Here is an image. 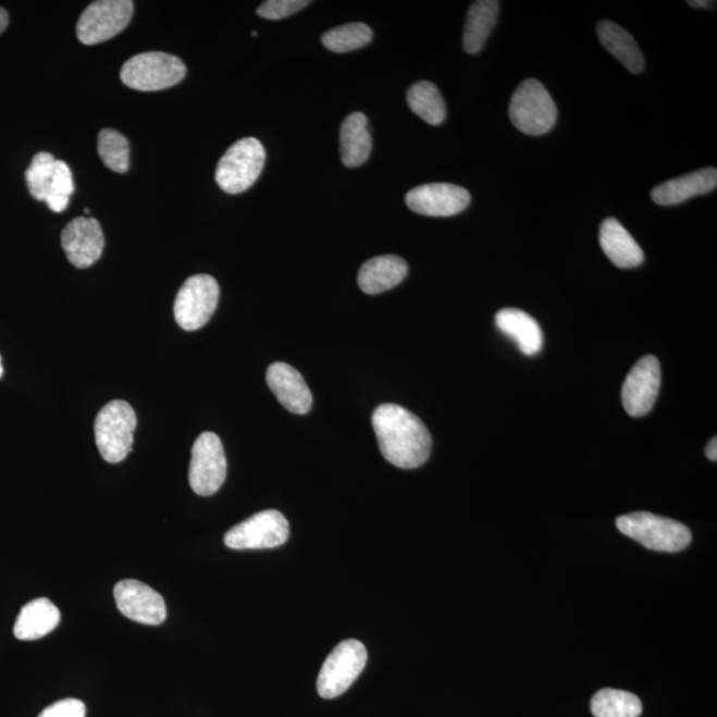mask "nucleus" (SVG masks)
<instances>
[{"label": "nucleus", "instance_id": "nucleus-1", "mask_svg": "<svg viewBox=\"0 0 717 717\" xmlns=\"http://www.w3.org/2000/svg\"><path fill=\"white\" fill-rule=\"evenodd\" d=\"M372 427L384 459L401 469H415L430 459L432 438L418 416L396 404H383L372 415Z\"/></svg>", "mask_w": 717, "mask_h": 717}, {"label": "nucleus", "instance_id": "nucleus-2", "mask_svg": "<svg viewBox=\"0 0 717 717\" xmlns=\"http://www.w3.org/2000/svg\"><path fill=\"white\" fill-rule=\"evenodd\" d=\"M617 528L620 533L655 552H682L692 541L691 530L684 523L647 511L618 517Z\"/></svg>", "mask_w": 717, "mask_h": 717}, {"label": "nucleus", "instance_id": "nucleus-3", "mask_svg": "<svg viewBox=\"0 0 717 717\" xmlns=\"http://www.w3.org/2000/svg\"><path fill=\"white\" fill-rule=\"evenodd\" d=\"M136 425V413L129 403L113 400L101 408L95 421V438L102 459L111 463L125 460L134 445Z\"/></svg>", "mask_w": 717, "mask_h": 717}, {"label": "nucleus", "instance_id": "nucleus-4", "mask_svg": "<svg viewBox=\"0 0 717 717\" xmlns=\"http://www.w3.org/2000/svg\"><path fill=\"white\" fill-rule=\"evenodd\" d=\"M509 118L518 131L542 136L557 123V107L547 89L535 79L521 83L511 96Z\"/></svg>", "mask_w": 717, "mask_h": 717}, {"label": "nucleus", "instance_id": "nucleus-5", "mask_svg": "<svg viewBox=\"0 0 717 717\" xmlns=\"http://www.w3.org/2000/svg\"><path fill=\"white\" fill-rule=\"evenodd\" d=\"M267 152L261 141L246 137L233 144L222 156L215 171V181L228 195H239L256 183L263 171Z\"/></svg>", "mask_w": 717, "mask_h": 717}, {"label": "nucleus", "instance_id": "nucleus-6", "mask_svg": "<svg viewBox=\"0 0 717 717\" xmlns=\"http://www.w3.org/2000/svg\"><path fill=\"white\" fill-rule=\"evenodd\" d=\"M186 75L183 60L165 52H144L126 60L120 76L126 87L153 92L176 86Z\"/></svg>", "mask_w": 717, "mask_h": 717}, {"label": "nucleus", "instance_id": "nucleus-7", "mask_svg": "<svg viewBox=\"0 0 717 717\" xmlns=\"http://www.w3.org/2000/svg\"><path fill=\"white\" fill-rule=\"evenodd\" d=\"M367 659L369 655L364 644L357 639H348L337 644L318 675V694L323 699H335L345 694L363 672Z\"/></svg>", "mask_w": 717, "mask_h": 717}, {"label": "nucleus", "instance_id": "nucleus-8", "mask_svg": "<svg viewBox=\"0 0 717 717\" xmlns=\"http://www.w3.org/2000/svg\"><path fill=\"white\" fill-rule=\"evenodd\" d=\"M220 299V286L213 276L198 274L186 280L174 300V318L181 329L196 331L214 314Z\"/></svg>", "mask_w": 717, "mask_h": 717}, {"label": "nucleus", "instance_id": "nucleus-9", "mask_svg": "<svg viewBox=\"0 0 717 717\" xmlns=\"http://www.w3.org/2000/svg\"><path fill=\"white\" fill-rule=\"evenodd\" d=\"M227 461L224 445L213 432L198 436L191 449L189 484L198 496H213L224 485Z\"/></svg>", "mask_w": 717, "mask_h": 717}, {"label": "nucleus", "instance_id": "nucleus-10", "mask_svg": "<svg viewBox=\"0 0 717 717\" xmlns=\"http://www.w3.org/2000/svg\"><path fill=\"white\" fill-rule=\"evenodd\" d=\"M290 526L279 510H264L247 518L225 534V545L234 551L273 549L285 545Z\"/></svg>", "mask_w": 717, "mask_h": 717}, {"label": "nucleus", "instance_id": "nucleus-11", "mask_svg": "<svg viewBox=\"0 0 717 717\" xmlns=\"http://www.w3.org/2000/svg\"><path fill=\"white\" fill-rule=\"evenodd\" d=\"M134 2L131 0H99L84 10L77 22V39L83 45L104 44L124 32L134 16Z\"/></svg>", "mask_w": 717, "mask_h": 717}, {"label": "nucleus", "instance_id": "nucleus-12", "mask_svg": "<svg viewBox=\"0 0 717 717\" xmlns=\"http://www.w3.org/2000/svg\"><path fill=\"white\" fill-rule=\"evenodd\" d=\"M662 383L659 360L646 355L634 366L626 378L622 388V403L632 418L646 416L658 399Z\"/></svg>", "mask_w": 717, "mask_h": 717}, {"label": "nucleus", "instance_id": "nucleus-13", "mask_svg": "<svg viewBox=\"0 0 717 717\" xmlns=\"http://www.w3.org/2000/svg\"><path fill=\"white\" fill-rule=\"evenodd\" d=\"M119 611L134 622L159 626L166 619L164 598L148 584L135 580L120 581L113 590Z\"/></svg>", "mask_w": 717, "mask_h": 717}, {"label": "nucleus", "instance_id": "nucleus-14", "mask_svg": "<svg viewBox=\"0 0 717 717\" xmlns=\"http://www.w3.org/2000/svg\"><path fill=\"white\" fill-rule=\"evenodd\" d=\"M407 207L427 217H452L463 212L471 203V195L459 185L427 184L408 191Z\"/></svg>", "mask_w": 717, "mask_h": 717}, {"label": "nucleus", "instance_id": "nucleus-15", "mask_svg": "<svg viewBox=\"0 0 717 717\" xmlns=\"http://www.w3.org/2000/svg\"><path fill=\"white\" fill-rule=\"evenodd\" d=\"M104 244V234L99 222L88 217L72 220L62 233L65 256L77 269H87L98 262Z\"/></svg>", "mask_w": 717, "mask_h": 717}, {"label": "nucleus", "instance_id": "nucleus-16", "mask_svg": "<svg viewBox=\"0 0 717 717\" xmlns=\"http://www.w3.org/2000/svg\"><path fill=\"white\" fill-rule=\"evenodd\" d=\"M267 382L283 407L295 415H306L312 407L309 385L298 370L286 363L269 367Z\"/></svg>", "mask_w": 717, "mask_h": 717}, {"label": "nucleus", "instance_id": "nucleus-17", "mask_svg": "<svg viewBox=\"0 0 717 717\" xmlns=\"http://www.w3.org/2000/svg\"><path fill=\"white\" fill-rule=\"evenodd\" d=\"M717 171L715 168L702 169L685 176L667 181L651 191V198L660 207H672L690 198L706 195L716 189Z\"/></svg>", "mask_w": 717, "mask_h": 717}, {"label": "nucleus", "instance_id": "nucleus-18", "mask_svg": "<svg viewBox=\"0 0 717 717\" xmlns=\"http://www.w3.org/2000/svg\"><path fill=\"white\" fill-rule=\"evenodd\" d=\"M599 244L607 258L619 269H634L644 261L641 246L616 219L602 222Z\"/></svg>", "mask_w": 717, "mask_h": 717}, {"label": "nucleus", "instance_id": "nucleus-19", "mask_svg": "<svg viewBox=\"0 0 717 717\" xmlns=\"http://www.w3.org/2000/svg\"><path fill=\"white\" fill-rule=\"evenodd\" d=\"M407 274L408 264L403 258L382 256L370 259L360 268L358 283L361 292L376 295L399 285Z\"/></svg>", "mask_w": 717, "mask_h": 717}, {"label": "nucleus", "instance_id": "nucleus-20", "mask_svg": "<svg viewBox=\"0 0 717 717\" xmlns=\"http://www.w3.org/2000/svg\"><path fill=\"white\" fill-rule=\"evenodd\" d=\"M496 324L503 334L516 342L518 348L527 357H534L544 345V334L540 324L526 311L504 309L497 312Z\"/></svg>", "mask_w": 717, "mask_h": 717}, {"label": "nucleus", "instance_id": "nucleus-21", "mask_svg": "<svg viewBox=\"0 0 717 717\" xmlns=\"http://www.w3.org/2000/svg\"><path fill=\"white\" fill-rule=\"evenodd\" d=\"M59 608L50 599L38 598L24 605L14 626V635L20 641H36L58 628Z\"/></svg>", "mask_w": 717, "mask_h": 717}, {"label": "nucleus", "instance_id": "nucleus-22", "mask_svg": "<svg viewBox=\"0 0 717 717\" xmlns=\"http://www.w3.org/2000/svg\"><path fill=\"white\" fill-rule=\"evenodd\" d=\"M372 138L366 114L355 112L346 118L341 128L342 161L348 168H358L369 160Z\"/></svg>", "mask_w": 717, "mask_h": 717}, {"label": "nucleus", "instance_id": "nucleus-23", "mask_svg": "<svg viewBox=\"0 0 717 717\" xmlns=\"http://www.w3.org/2000/svg\"><path fill=\"white\" fill-rule=\"evenodd\" d=\"M596 34H598L602 46L631 74H641L644 70V58L636 41L625 28L617 23L605 21L598 24Z\"/></svg>", "mask_w": 717, "mask_h": 717}, {"label": "nucleus", "instance_id": "nucleus-24", "mask_svg": "<svg viewBox=\"0 0 717 717\" xmlns=\"http://www.w3.org/2000/svg\"><path fill=\"white\" fill-rule=\"evenodd\" d=\"M499 3L496 0H479L468 11L463 28V50L478 53L490 38L498 20Z\"/></svg>", "mask_w": 717, "mask_h": 717}, {"label": "nucleus", "instance_id": "nucleus-25", "mask_svg": "<svg viewBox=\"0 0 717 717\" xmlns=\"http://www.w3.org/2000/svg\"><path fill=\"white\" fill-rule=\"evenodd\" d=\"M409 108L415 114L431 125H440L447 116L445 102L435 84L419 82L409 88L407 94Z\"/></svg>", "mask_w": 717, "mask_h": 717}, {"label": "nucleus", "instance_id": "nucleus-26", "mask_svg": "<svg viewBox=\"0 0 717 717\" xmlns=\"http://www.w3.org/2000/svg\"><path fill=\"white\" fill-rule=\"evenodd\" d=\"M590 707L595 717H639L642 715L641 699L622 690L604 689L596 692Z\"/></svg>", "mask_w": 717, "mask_h": 717}, {"label": "nucleus", "instance_id": "nucleus-27", "mask_svg": "<svg viewBox=\"0 0 717 717\" xmlns=\"http://www.w3.org/2000/svg\"><path fill=\"white\" fill-rule=\"evenodd\" d=\"M372 40V29L364 23H349L325 33L322 44L330 51L346 53L359 50Z\"/></svg>", "mask_w": 717, "mask_h": 717}, {"label": "nucleus", "instance_id": "nucleus-28", "mask_svg": "<svg viewBox=\"0 0 717 717\" xmlns=\"http://www.w3.org/2000/svg\"><path fill=\"white\" fill-rule=\"evenodd\" d=\"M99 156L102 162L116 173H126L129 169V143L118 131L100 132L98 141Z\"/></svg>", "mask_w": 717, "mask_h": 717}, {"label": "nucleus", "instance_id": "nucleus-29", "mask_svg": "<svg viewBox=\"0 0 717 717\" xmlns=\"http://www.w3.org/2000/svg\"><path fill=\"white\" fill-rule=\"evenodd\" d=\"M55 164L57 160L51 153L40 152L35 154L32 165L26 172L28 190L35 200L46 201L48 191L51 188Z\"/></svg>", "mask_w": 717, "mask_h": 717}, {"label": "nucleus", "instance_id": "nucleus-30", "mask_svg": "<svg viewBox=\"0 0 717 717\" xmlns=\"http://www.w3.org/2000/svg\"><path fill=\"white\" fill-rule=\"evenodd\" d=\"M74 191L75 184L70 166L64 161L57 160L51 188L45 202L52 212L62 213L67 209L70 198Z\"/></svg>", "mask_w": 717, "mask_h": 717}, {"label": "nucleus", "instance_id": "nucleus-31", "mask_svg": "<svg viewBox=\"0 0 717 717\" xmlns=\"http://www.w3.org/2000/svg\"><path fill=\"white\" fill-rule=\"evenodd\" d=\"M310 3L307 0H268L259 5L257 14L268 21L286 20L306 9Z\"/></svg>", "mask_w": 717, "mask_h": 717}, {"label": "nucleus", "instance_id": "nucleus-32", "mask_svg": "<svg viewBox=\"0 0 717 717\" xmlns=\"http://www.w3.org/2000/svg\"><path fill=\"white\" fill-rule=\"evenodd\" d=\"M38 717H86V704L77 699H63L44 709Z\"/></svg>", "mask_w": 717, "mask_h": 717}, {"label": "nucleus", "instance_id": "nucleus-33", "mask_svg": "<svg viewBox=\"0 0 717 717\" xmlns=\"http://www.w3.org/2000/svg\"><path fill=\"white\" fill-rule=\"evenodd\" d=\"M706 455L710 461L717 460V440L714 437L710 440L706 447Z\"/></svg>", "mask_w": 717, "mask_h": 717}, {"label": "nucleus", "instance_id": "nucleus-34", "mask_svg": "<svg viewBox=\"0 0 717 717\" xmlns=\"http://www.w3.org/2000/svg\"><path fill=\"white\" fill-rule=\"evenodd\" d=\"M9 26V14L8 11L0 8V34L5 32V28Z\"/></svg>", "mask_w": 717, "mask_h": 717}, {"label": "nucleus", "instance_id": "nucleus-35", "mask_svg": "<svg viewBox=\"0 0 717 717\" xmlns=\"http://www.w3.org/2000/svg\"><path fill=\"white\" fill-rule=\"evenodd\" d=\"M689 4L691 5V8H695V9H710L715 4V2L714 3L704 2V0H702V2L701 0H699L697 2V0H692V2H689Z\"/></svg>", "mask_w": 717, "mask_h": 717}, {"label": "nucleus", "instance_id": "nucleus-36", "mask_svg": "<svg viewBox=\"0 0 717 717\" xmlns=\"http://www.w3.org/2000/svg\"><path fill=\"white\" fill-rule=\"evenodd\" d=\"M3 376V364H2V358H0V378Z\"/></svg>", "mask_w": 717, "mask_h": 717}]
</instances>
